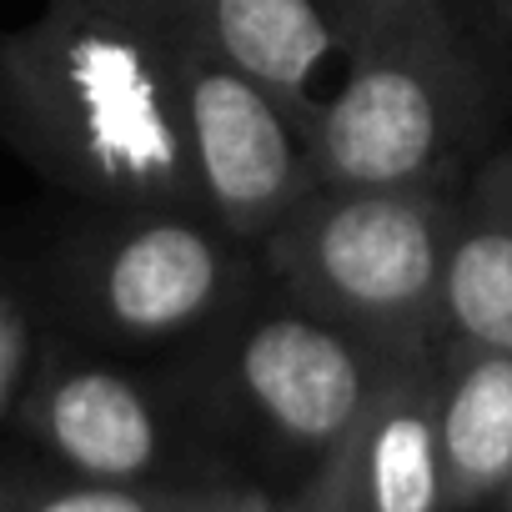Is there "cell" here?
Listing matches in <instances>:
<instances>
[{"label":"cell","mask_w":512,"mask_h":512,"mask_svg":"<svg viewBox=\"0 0 512 512\" xmlns=\"http://www.w3.org/2000/svg\"><path fill=\"white\" fill-rule=\"evenodd\" d=\"M457 6H462L472 21L492 26L502 41H512V0H457Z\"/></svg>","instance_id":"14"},{"label":"cell","mask_w":512,"mask_h":512,"mask_svg":"<svg viewBox=\"0 0 512 512\" xmlns=\"http://www.w3.org/2000/svg\"><path fill=\"white\" fill-rule=\"evenodd\" d=\"M497 502H502V512H512V482H507V487L497 492Z\"/></svg>","instance_id":"15"},{"label":"cell","mask_w":512,"mask_h":512,"mask_svg":"<svg viewBox=\"0 0 512 512\" xmlns=\"http://www.w3.org/2000/svg\"><path fill=\"white\" fill-rule=\"evenodd\" d=\"M216 51L302 116L342 76L377 0H196ZM337 86V81H332Z\"/></svg>","instance_id":"7"},{"label":"cell","mask_w":512,"mask_h":512,"mask_svg":"<svg viewBox=\"0 0 512 512\" xmlns=\"http://www.w3.org/2000/svg\"><path fill=\"white\" fill-rule=\"evenodd\" d=\"M36 442L86 482H146L161 467L166 432L151 397L116 367H51L26 397Z\"/></svg>","instance_id":"8"},{"label":"cell","mask_w":512,"mask_h":512,"mask_svg":"<svg viewBox=\"0 0 512 512\" xmlns=\"http://www.w3.org/2000/svg\"><path fill=\"white\" fill-rule=\"evenodd\" d=\"M26 367H31V332H26V312L11 297V287L0 282V417H6L26 387Z\"/></svg>","instance_id":"12"},{"label":"cell","mask_w":512,"mask_h":512,"mask_svg":"<svg viewBox=\"0 0 512 512\" xmlns=\"http://www.w3.org/2000/svg\"><path fill=\"white\" fill-rule=\"evenodd\" d=\"M452 221V181H317L262 236V256L277 292H287L292 302L372 337L387 352H427L447 337L442 287Z\"/></svg>","instance_id":"3"},{"label":"cell","mask_w":512,"mask_h":512,"mask_svg":"<svg viewBox=\"0 0 512 512\" xmlns=\"http://www.w3.org/2000/svg\"><path fill=\"white\" fill-rule=\"evenodd\" d=\"M272 512H332V497H327V487H322V472L312 467V477H307L292 497H282Z\"/></svg>","instance_id":"13"},{"label":"cell","mask_w":512,"mask_h":512,"mask_svg":"<svg viewBox=\"0 0 512 512\" xmlns=\"http://www.w3.org/2000/svg\"><path fill=\"white\" fill-rule=\"evenodd\" d=\"M0 131L101 211H191L236 241L317 186L307 116L216 51L196 0H46L0 41Z\"/></svg>","instance_id":"1"},{"label":"cell","mask_w":512,"mask_h":512,"mask_svg":"<svg viewBox=\"0 0 512 512\" xmlns=\"http://www.w3.org/2000/svg\"><path fill=\"white\" fill-rule=\"evenodd\" d=\"M442 317L447 342L512 352V146L492 151L457 191Z\"/></svg>","instance_id":"9"},{"label":"cell","mask_w":512,"mask_h":512,"mask_svg":"<svg viewBox=\"0 0 512 512\" xmlns=\"http://www.w3.org/2000/svg\"><path fill=\"white\" fill-rule=\"evenodd\" d=\"M241 241L191 211H111L61 262L76 317L121 342H171L241 292Z\"/></svg>","instance_id":"4"},{"label":"cell","mask_w":512,"mask_h":512,"mask_svg":"<svg viewBox=\"0 0 512 512\" xmlns=\"http://www.w3.org/2000/svg\"><path fill=\"white\" fill-rule=\"evenodd\" d=\"M437 452L447 512L512 482V352L447 342L437 357Z\"/></svg>","instance_id":"10"},{"label":"cell","mask_w":512,"mask_h":512,"mask_svg":"<svg viewBox=\"0 0 512 512\" xmlns=\"http://www.w3.org/2000/svg\"><path fill=\"white\" fill-rule=\"evenodd\" d=\"M397 357L402 352H387L282 292V302L241 322L226 377L241 407L272 437L312 452L317 462L362 417Z\"/></svg>","instance_id":"5"},{"label":"cell","mask_w":512,"mask_h":512,"mask_svg":"<svg viewBox=\"0 0 512 512\" xmlns=\"http://www.w3.org/2000/svg\"><path fill=\"white\" fill-rule=\"evenodd\" d=\"M487 66L457 0H377V11L312 106V166L332 186L452 181L487 116Z\"/></svg>","instance_id":"2"},{"label":"cell","mask_w":512,"mask_h":512,"mask_svg":"<svg viewBox=\"0 0 512 512\" xmlns=\"http://www.w3.org/2000/svg\"><path fill=\"white\" fill-rule=\"evenodd\" d=\"M437 357L442 347L402 352L342 442L312 462L332 512H447L437 452Z\"/></svg>","instance_id":"6"},{"label":"cell","mask_w":512,"mask_h":512,"mask_svg":"<svg viewBox=\"0 0 512 512\" xmlns=\"http://www.w3.org/2000/svg\"><path fill=\"white\" fill-rule=\"evenodd\" d=\"M277 497L236 482H0V512H272Z\"/></svg>","instance_id":"11"}]
</instances>
